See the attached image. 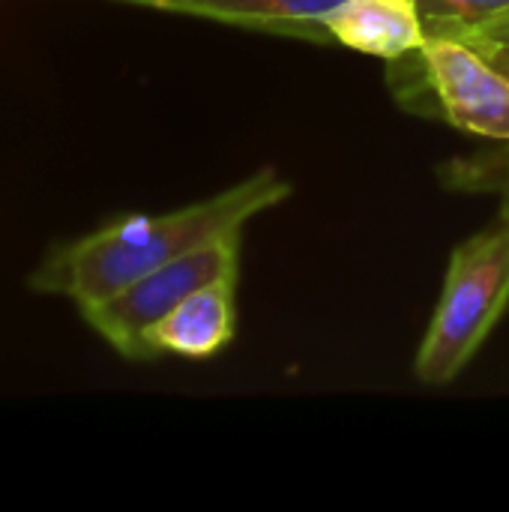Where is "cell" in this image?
I'll return each mask as SVG.
<instances>
[{"mask_svg": "<svg viewBox=\"0 0 509 512\" xmlns=\"http://www.w3.org/2000/svg\"><path fill=\"white\" fill-rule=\"evenodd\" d=\"M234 279H219L183 303H177L162 321L144 333L147 357L180 354V357H213L234 339L237 309H234Z\"/></svg>", "mask_w": 509, "mask_h": 512, "instance_id": "cell-5", "label": "cell"}, {"mask_svg": "<svg viewBox=\"0 0 509 512\" xmlns=\"http://www.w3.org/2000/svg\"><path fill=\"white\" fill-rule=\"evenodd\" d=\"M288 195L291 183L273 168H264L207 201L162 216H129L87 234L78 243L57 249L36 270L30 285L45 294L72 297L81 309L96 306L156 267L210 240L243 231L252 216L282 204Z\"/></svg>", "mask_w": 509, "mask_h": 512, "instance_id": "cell-1", "label": "cell"}, {"mask_svg": "<svg viewBox=\"0 0 509 512\" xmlns=\"http://www.w3.org/2000/svg\"><path fill=\"white\" fill-rule=\"evenodd\" d=\"M165 12L198 15L246 30L297 36L309 42H333L324 15L342 0H129Z\"/></svg>", "mask_w": 509, "mask_h": 512, "instance_id": "cell-7", "label": "cell"}, {"mask_svg": "<svg viewBox=\"0 0 509 512\" xmlns=\"http://www.w3.org/2000/svg\"><path fill=\"white\" fill-rule=\"evenodd\" d=\"M444 186L456 192H495L501 195V216L509 219V144L465 159H453L441 168Z\"/></svg>", "mask_w": 509, "mask_h": 512, "instance_id": "cell-9", "label": "cell"}, {"mask_svg": "<svg viewBox=\"0 0 509 512\" xmlns=\"http://www.w3.org/2000/svg\"><path fill=\"white\" fill-rule=\"evenodd\" d=\"M417 60L447 123L509 144V78L498 66L453 36H426Z\"/></svg>", "mask_w": 509, "mask_h": 512, "instance_id": "cell-4", "label": "cell"}, {"mask_svg": "<svg viewBox=\"0 0 509 512\" xmlns=\"http://www.w3.org/2000/svg\"><path fill=\"white\" fill-rule=\"evenodd\" d=\"M237 267H240V231L210 240L156 267L153 273L135 279L114 297L96 306H84L81 315L114 351H120L129 360H147L144 333L189 294L219 279H234Z\"/></svg>", "mask_w": 509, "mask_h": 512, "instance_id": "cell-3", "label": "cell"}, {"mask_svg": "<svg viewBox=\"0 0 509 512\" xmlns=\"http://www.w3.org/2000/svg\"><path fill=\"white\" fill-rule=\"evenodd\" d=\"M426 36H465L509 18V0H414Z\"/></svg>", "mask_w": 509, "mask_h": 512, "instance_id": "cell-8", "label": "cell"}, {"mask_svg": "<svg viewBox=\"0 0 509 512\" xmlns=\"http://www.w3.org/2000/svg\"><path fill=\"white\" fill-rule=\"evenodd\" d=\"M333 42L354 51L405 60L426 45V30L414 0H342L324 15Z\"/></svg>", "mask_w": 509, "mask_h": 512, "instance_id": "cell-6", "label": "cell"}, {"mask_svg": "<svg viewBox=\"0 0 509 512\" xmlns=\"http://www.w3.org/2000/svg\"><path fill=\"white\" fill-rule=\"evenodd\" d=\"M453 39L468 42L474 51H480L492 66H498L509 78V18L495 21L489 27H480L474 33H465V36H453Z\"/></svg>", "mask_w": 509, "mask_h": 512, "instance_id": "cell-10", "label": "cell"}, {"mask_svg": "<svg viewBox=\"0 0 509 512\" xmlns=\"http://www.w3.org/2000/svg\"><path fill=\"white\" fill-rule=\"evenodd\" d=\"M509 306V219L453 249L441 300L420 342L414 372L423 384L456 381Z\"/></svg>", "mask_w": 509, "mask_h": 512, "instance_id": "cell-2", "label": "cell"}]
</instances>
